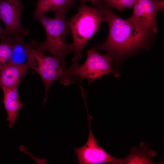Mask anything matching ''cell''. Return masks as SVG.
<instances>
[{"label": "cell", "mask_w": 164, "mask_h": 164, "mask_svg": "<svg viewBox=\"0 0 164 164\" xmlns=\"http://www.w3.org/2000/svg\"><path fill=\"white\" fill-rule=\"evenodd\" d=\"M97 7L101 11L104 21L108 24V33L104 42L94 48L105 51L106 54L111 56L114 59L124 57L146 46L155 34L121 19L105 4Z\"/></svg>", "instance_id": "obj_1"}, {"label": "cell", "mask_w": 164, "mask_h": 164, "mask_svg": "<svg viewBox=\"0 0 164 164\" xmlns=\"http://www.w3.org/2000/svg\"><path fill=\"white\" fill-rule=\"evenodd\" d=\"M85 2L82 1L76 14L67 21L73 39V42L69 44L72 51L74 52L73 63L70 68L78 65L77 61L81 57V51L87 41L99 30L101 23L104 21L98 7H89Z\"/></svg>", "instance_id": "obj_2"}, {"label": "cell", "mask_w": 164, "mask_h": 164, "mask_svg": "<svg viewBox=\"0 0 164 164\" xmlns=\"http://www.w3.org/2000/svg\"><path fill=\"white\" fill-rule=\"evenodd\" d=\"M66 15H56L50 18L43 14L34 19L42 24L46 34L45 40L42 43L36 42L35 48L42 52L48 51L59 57L64 67L66 63L65 56L72 51L70 44L65 41L66 36L70 33L67 25Z\"/></svg>", "instance_id": "obj_3"}, {"label": "cell", "mask_w": 164, "mask_h": 164, "mask_svg": "<svg viewBox=\"0 0 164 164\" xmlns=\"http://www.w3.org/2000/svg\"><path fill=\"white\" fill-rule=\"evenodd\" d=\"M87 57L82 64L69 69L68 82L70 84L75 80H87L90 84L104 75L112 74L115 77L119 73L112 66L114 60L111 56L101 55L94 48L87 51Z\"/></svg>", "instance_id": "obj_4"}, {"label": "cell", "mask_w": 164, "mask_h": 164, "mask_svg": "<svg viewBox=\"0 0 164 164\" xmlns=\"http://www.w3.org/2000/svg\"><path fill=\"white\" fill-rule=\"evenodd\" d=\"M28 66L35 71L43 81L45 90L43 104L46 102L49 89L55 81L61 78L60 83L66 84L68 69L63 66L60 59L56 56H47L35 48Z\"/></svg>", "instance_id": "obj_5"}, {"label": "cell", "mask_w": 164, "mask_h": 164, "mask_svg": "<svg viewBox=\"0 0 164 164\" xmlns=\"http://www.w3.org/2000/svg\"><path fill=\"white\" fill-rule=\"evenodd\" d=\"M88 110H87V111ZM91 116L87 111L89 135L86 144L74 149L79 164H118L121 158L117 159L110 155L99 145L92 133L91 126Z\"/></svg>", "instance_id": "obj_6"}, {"label": "cell", "mask_w": 164, "mask_h": 164, "mask_svg": "<svg viewBox=\"0 0 164 164\" xmlns=\"http://www.w3.org/2000/svg\"><path fill=\"white\" fill-rule=\"evenodd\" d=\"M23 8L21 0H0V20L5 27V35L22 38L28 35V30L22 26L21 15Z\"/></svg>", "instance_id": "obj_7"}, {"label": "cell", "mask_w": 164, "mask_h": 164, "mask_svg": "<svg viewBox=\"0 0 164 164\" xmlns=\"http://www.w3.org/2000/svg\"><path fill=\"white\" fill-rule=\"evenodd\" d=\"M36 41L32 40L28 44L25 43L19 36L14 38L10 63L28 68V63Z\"/></svg>", "instance_id": "obj_8"}, {"label": "cell", "mask_w": 164, "mask_h": 164, "mask_svg": "<svg viewBox=\"0 0 164 164\" xmlns=\"http://www.w3.org/2000/svg\"><path fill=\"white\" fill-rule=\"evenodd\" d=\"M28 68L10 63L4 66L0 69V88H18Z\"/></svg>", "instance_id": "obj_9"}, {"label": "cell", "mask_w": 164, "mask_h": 164, "mask_svg": "<svg viewBox=\"0 0 164 164\" xmlns=\"http://www.w3.org/2000/svg\"><path fill=\"white\" fill-rule=\"evenodd\" d=\"M3 93V103L6 111L9 126H13L18 117L20 110L24 105L20 101L17 92V88L2 89Z\"/></svg>", "instance_id": "obj_10"}, {"label": "cell", "mask_w": 164, "mask_h": 164, "mask_svg": "<svg viewBox=\"0 0 164 164\" xmlns=\"http://www.w3.org/2000/svg\"><path fill=\"white\" fill-rule=\"evenodd\" d=\"M74 0H38L32 15L33 18L53 11L55 15L66 14L74 5Z\"/></svg>", "instance_id": "obj_11"}, {"label": "cell", "mask_w": 164, "mask_h": 164, "mask_svg": "<svg viewBox=\"0 0 164 164\" xmlns=\"http://www.w3.org/2000/svg\"><path fill=\"white\" fill-rule=\"evenodd\" d=\"M140 145L139 149L133 146L129 150V154L121 158L118 164H155L152 158L156 155V152L148 149L149 144L147 143L142 142Z\"/></svg>", "instance_id": "obj_12"}, {"label": "cell", "mask_w": 164, "mask_h": 164, "mask_svg": "<svg viewBox=\"0 0 164 164\" xmlns=\"http://www.w3.org/2000/svg\"><path fill=\"white\" fill-rule=\"evenodd\" d=\"M135 0L142 9L151 29L155 34L157 31L156 14L158 11H161L164 9V0Z\"/></svg>", "instance_id": "obj_13"}, {"label": "cell", "mask_w": 164, "mask_h": 164, "mask_svg": "<svg viewBox=\"0 0 164 164\" xmlns=\"http://www.w3.org/2000/svg\"><path fill=\"white\" fill-rule=\"evenodd\" d=\"M0 69L10 63L14 37L8 35L0 36Z\"/></svg>", "instance_id": "obj_14"}, {"label": "cell", "mask_w": 164, "mask_h": 164, "mask_svg": "<svg viewBox=\"0 0 164 164\" xmlns=\"http://www.w3.org/2000/svg\"><path fill=\"white\" fill-rule=\"evenodd\" d=\"M135 0H112L105 4L110 8L117 9L121 12L126 8L133 7Z\"/></svg>", "instance_id": "obj_15"}, {"label": "cell", "mask_w": 164, "mask_h": 164, "mask_svg": "<svg viewBox=\"0 0 164 164\" xmlns=\"http://www.w3.org/2000/svg\"><path fill=\"white\" fill-rule=\"evenodd\" d=\"M82 1L85 2L86 1H88L92 2V3L95 4L96 6H99L101 5L102 3L100 0H80Z\"/></svg>", "instance_id": "obj_16"}, {"label": "cell", "mask_w": 164, "mask_h": 164, "mask_svg": "<svg viewBox=\"0 0 164 164\" xmlns=\"http://www.w3.org/2000/svg\"><path fill=\"white\" fill-rule=\"evenodd\" d=\"M5 31L0 25V35H5Z\"/></svg>", "instance_id": "obj_17"}]
</instances>
